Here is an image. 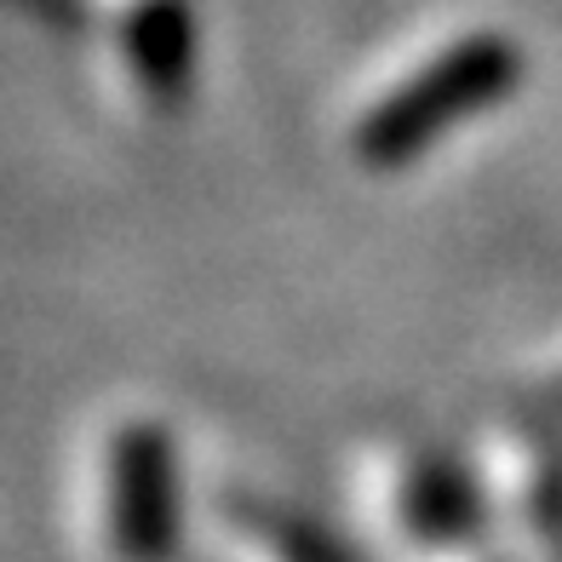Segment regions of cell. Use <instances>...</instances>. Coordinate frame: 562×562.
<instances>
[{
	"label": "cell",
	"mask_w": 562,
	"mask_h": 562,
	"mask_svg": "<svg viewBox=\"0 0 562 562\" xmlns=\"http://www.w3.org/2000/svg\"><path fill=\"white\" fill-rule=\"evenodd\" d=\"M517 69H522V58L505 35H459V41L437 46L425 64H414L402 81H391L356 115V126H350L356 161L373 172L419 161L448 126L499 104L517 87Z\"/></svg>",
	"instance_id": "cell-1"
},
{
	"label": "cell",
	"mask_w": 562,
	"mask_h": 562,
	"mask_svg": "<svg viewBox=\"0 0 562 562\" xmlns=\"http://www.w3.org/2000/svg\"><path fill=\"white\" fill-rule=\"evenodd\" d=\"M92 540L110 562H167L178 540V459L149 419H121L92 453Z\"/></svg>",
	"instance_id": "cell-2"
},
{
	"label": "cell",
	"mask_w": 562,
	"mask_h": 562,
	"mask_svg": "<svg viewBox=\"0 0 562 562\" xmlns=\"http://www.w3.org/2000/svg\"><path fill=\"white\" fill-rule=\"evenodd\" d=\"M356 499L385 540L407 551H442L471 522V488L437 448L385 437L356 453Z\"/></svg>",
	"instance_id": "cell-3"
},
{
	"label": "cell",
	"mask_w": 562,
	"mask_h": 562,
	"mask_svg": "<svg viewBox=\"0 0 562 562\" xmlns=\"http://www.w3.org/2000/svg\"><path fill=\"white\" fill-rule=\"evenodd\" d=\"M218 533L236 562H356L316 522H299L270 499H247V494L218 499Z\"/></svg>",
	"instance_id": "cell-4"
},
{
	"label": "cell",
	"mask_w": 562,
	"mask_h": 562,
	"mask_svg": "<svg viewBox=\"0 0 562 562\" xmlns=\"http://www.w3.org/2000/svg\"><path fill=\"white\" fill-rule=\"evenodd\" d=\"M551 396H562V373H557V379H551Z\"/></svg>",
	"instance_id": "cell-5"
}]
</instances>
